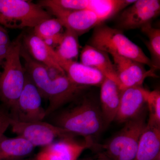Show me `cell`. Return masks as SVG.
Here are the masks:
<instances>
[{"label":"cell","instance_id":"6da1fadb","mask_svg":"<svg viewBox=\"0 0 160 160\" xmlns=\"http://www.w3.org/2000/svg\"><path fill=\"white\" fill-rule=\"evenodd\" d=\"M21 57L24 61L26 73L38 89L42 98L49 102L46 109V117L66 104L75 101L86 88L72 82L66 74L51 76L49 69L33 59L23 45Z\"/></svg>","mask_w":160,"mask_h":160},{"label":"cell","instance_id":"7a4b0ae2","mask_svg":"<svg viewBox=\"0 0 160 160\" xmlns=\"http://www.w3.org/2000/svg\"><path fill=\"white\" fill-rule=\"evenodd\" d=\"M53 122V125L85 138H91L99 134L106 126L101 109L94 102L87 98L56 113Z\"/></svg>","mask_w":160,"mask_h":160},{"label":"cell","instance_id":"3957f363","mask_svg":"<svg viewBox=\"0 0 160 160\" xmlns=\"http://www.w3.org/2000/svg\"><path fill=\"white\" fill-rule=\"evenodd\" d=\"M23 35H20L12 41L9 52L1 65L0 100L10 113L15 107L26 82V71L21 57Z\"/></svg>","mask_w":160,"mask_h":160},{"label":"cell","instance_id":"277c9868","mask_svg":"<svg viewBox=\"0 0 160 160\" xmlns=\"http://www.w3.org/2000/svg\"><path fill=\"white\" fill-rule=\"evenodd\" d=\"M88 45L111 56L128 58L154 69L150 58L139 46L129 39L122 30L117 28L103 24L97 26Z\"/></svg>","mask_w":160,"mask_h":160},{"label":"cell","instance_id":"5b68a950","mask_svg":"<svg viewBox=\"0 0 160 160\" xmlns=\"http://www.w3.org/2000/svg\"><path fill=\"white\" fill-rule=\"evenodd\" d=\"M51 18L49 12L31 1L0 0V25L4 28H33L44 20Z\"/></svg>","mask_w":160,"mask_h":160},{"label":"cell","instance_id":"8992f818","mask_svg":"<svg viewBox=\"0 0 160 160\" xmlns=\"http://www.w3.org/2000/svg\"><path fill=\"white\" fill-rule=\"evenodd\" d=\"M146 124L142 114L125 122L124 127L103 145L107 157L112 160H135L139 141Z\"/></svg>","mask_w":160,"mask_h":160},{"label":"cell","instance_id":"52a82bcc","mask_svg":"<svg viewBox=\"0 0 160 160\" xmlns=\"http://www.w3.org/2000/svg\"><path fill=\"white\" fill-rule=\"evenodd\" d=\"M10 126L13 133L29 141L35 147H45L53 142L58 138L61 139L75 135L43 121L26 122L11 118Z\"/></svg>","mask_w":160,"mask_h":160},{"label":"cell","instance_id":"ba28073f","mask_svg":"<svg viewBox=\"0 0 160 160\" xmlns=\"http://www.w3.org/2000/svg\"><path fill=\"white\" fill-rule=\"evenodd\" d=\"M42 98L38 89L26 73L24 87L10 113L12 118L26 122L43 121L46 113L42 106Z\"/></svg>","mask_w":160,"mask_h":160},{"label":"cell","instance_id":"9c48e42d","mask_svg":"<svg viewBox=\"0 0 160 160\" xmlns=\"http://www.w3.org/2000/svg\"><path fill=\"white\" fill-rule=\"evenodd\" d=\"M160 12L158 0H137L124 9L117 20V29L121 30L142 29L151 24Z\"/></svg>","mask_w":160,"mask_h":160},{"label":"cell","instance_id":"30bf717a","mask_svg":"<svg viewBox=\"0 0 160 160\" xmlns=\"http://www.w3.org/2000/svg\"><path fill=\"white\" fill-rule=\"evenodd\" d=\"M93 145L91 138L80 142L73 137H68L43 147L34 158L36 160H77L84 150Z\"/></svg>","mask_w":160,"mask_h":160},{"label":"cell","instance_id":"8fae6325","mask_svg":"<svg viewBox=\"0 0 160 160\" xmlns=\"http://www.w3.org/2000/svg\"><path fill=\"white\" fill-rule=\"evenodd\" d=\"M113 58L119 85L122 90L142 86L145 79L149 77H158L155 70H147L142 63L123 57L112 56Z\"/></svg>","mask_w":160,"mask_h":160},{"label":"cell","instance_id":"7c38bea8","mask_svg":"<svg viewBox=\"0 0 160 160\" xmlns=\"http://www.w3.org/2000/svg\"><path fill=\"white\" fill-rule=\"evenodd\" d=\"M49 11L60 20L66 29L73 31L78 36L105 22L96 13L89 10L66 11L50 9Z\"/></svg>","mask_w":160,"mask_h":160},{"label":"cell","instance_id":"4fadbf2b","mask_svg":"<svg viewBox=\"0 0 160 160\" xmlns=\"http://www.w3.org/2000/svg\"><path fill=\"white\" fill-rule=\"evenodd\" d=\"M149 90L142 86L130 87L122 90L119 107L115 120L125 123L141 114L147 105Z\"/></svg>","mask_w":160,"mask_h":160},{"label":"cell","instance_id":"5bb4252c","mask_svg":"<svg viewBox=\"0 0 160 160\" xmlns=\"http://www.w3.org/2000/svg\"><path fill=\"white\" fill-rule=\"evenodd\" d=\"M54 58L67 77L78 86H101L106 78L99 71L82 63L63 59L55 51Z\"/></svg>","mask_w":160,"mask_h":160},{"label":"cell","instance_id":"9a60e30c","mask_svg":"<svg viewBox=\"0 0 160 160\" xmlns=\"http://www.w3.org/2000/svg\"><path fill=\"white\" fill-rule=\"evenodd\" d=\"M22 45L28 54L49 71L59 75H66L55 59V50L34 33L23 35Z\"/></svg>","mask_w":160,"mask_h":160},{"label":"cell","instance_id":"2e32d148","mask_svg":"<svg viewBox=\"0 0 160 160\" xmlns=\"http://www.w3.org/2000/svg\"><path fill=\"white\" fill-rule=\"evenodd\" d=\"M100 86L101 109L106 126L116 118L122 90L117 83L107 78Z\"/></svg>","mask_w":160,"mask_h":160},{"label":"cell","instance_id":"e0dca14e","mask_svg":"<svg viewBox=\"0 0 160 160\" xmlns=\"http://www.w3.org/2000/svg\"><path fill=\"white\" fill-rule=\"evenodd\" d=\"M80 58L82 64L96 69L119 85L114 64L108 53L87 44L82 49Z\"/></svg>","mask_w":160,"mask_h":160},{"label":"cell","instance_id":"ac0fdd59","mask_svg":"<svg viewBox=\"0 0 160 160\" xmlns=\"http://www.w3.org/2000/svg\"><path fill=\"white\" fill-rule=\"evenodd\" d=\"M160 126L146 124L139 141L135 160H155L159 157Z\"/></svg>","mask_w":160,"mask_h":160},{"label":"cell","instance_id":"d6986e66","mask_svg":"<svg viewBox=\"0 0 160 160\" xmlns=\"http://www.w3.org/2000/svg\"><path fill=\"white\" fill-rule=\"evenodd\" d=\"M35 147L25 139L18 136L0 139V160H21L31 154Z\"/></svg>","mask_w":160,"mask_h":160},{"label":"cell","instance_id":"ffe728a7","mask_svg":"<svg viewBox=\"0 0 160 160\" xmlns=\"http://www.w3.org/2000/svg\"><path fill=\"white\" fill-rule=\"evenodd\" d=\"M63 28L64 26L59 20L52 18L37 25L33 28L32 32L52 47L58 45L62 36Z\"/></svg>","mask_w":160,"mask_h":160},{"label":"cell","instance_id":"44dd1931","mask_svg":"<svg viewBox=\"0 0 160 160\" xmlns=\"http://www.w3.org/2000/svg\"><path fill=\"white\" fill-rule=\"evenodd\" d=\"M78 37L75 32L66 29L55 50L58 56L64 60L77 61L79 54Z\"/></svg>","mask_w":160,"mask_h":160},{"label":"cell","instance_id":"7402d4cb","mask_svg":"<svg viewBox=\"0 0 160 160\" xmlns=\"http://www.w3.org/2000/svg\"><path fill=\"white\" fill-rule=\"evenodd\" d=\"M143 33L148 38L146 46L150 52L151 62L155 70L160 67V29L154 28L152 24L142 27L141 29Z\"/></svg>","mask_w":160,"mask_h":160},{"label":"cell","instance_id":"603a6c76","mask_svg":"<svg viewBox=\"0 0 160 160\" xmlns=\"http://www.w3.org/2000/svg\"><path fill=\"white\" fill-rule=\"evenodd\" d=\"M147 106L149 110L148 124L160 126V92L154 90L149 92Z\"/></svg>","mask_w":160,"mask_h":160},{"label":"cell","instance_id":"cb8c5ba5","mask_svg":"<svg viewBox=\"0 0 160 160\" xmlns=\"http://www.w3.org/2000/svg\"><path fill=\"white\" fill-rule=\"evenodd\" d=\"M12 42L6 28L0 25V66L9 52Z\"/></svg>","mask_w":160,"mask_h":160},{"label":"cell","instance_id":"d4e9b609","mask_svg":"<svg viewBox=\"0 0 160 160\" xmlns=\"http://www.w3.org/2000/svg\"><path fill=\"white\" fill-rule=\"evenodd\" d=\"M11 118L9 109L1 104L0 105V139L10 126Z\"/></svg>","mask_w":160,"mask_h":160},{"label":"cell","instance_id":"484cf974","mask_svg":"<svg viewBox=\"0 0 160 160\" xmlns=\"http://www.w3.org/2000/svg\"><path fill=\"white\" fill-rule=\"evenodd\" d=\"M21 160H36L35 158H29L24 159Z\"/></svg>","mask_w":160,"mask_h":160},{"label":"cell","instance_id":"4316f807","mask_svg":"<svg viewBox=\"0 0 160 160\" xmlns=\"http://www.w3.org/2000/svg\"><path fill=\"white\" fill-rule=\"evenodd\" d=\"M93 160H108L107 159L105 158H100L98 159H95Z\"/></svg>","mask_w":160,"mask_h":160},{"label":"cell","instance_id":"83f0119b","mask_svg":"<svg viewBox=\"0 0 160 160\" xmlns=\"http://www.w3.org/2000/svg\"><path fill=\"white\" fill-rule=\"evenodd\" d=\"M83 5H84V0H83ZM83 9H84V6H83Z\"/></svg>","mask_w":160,"mask_h":160}]
</instances>
